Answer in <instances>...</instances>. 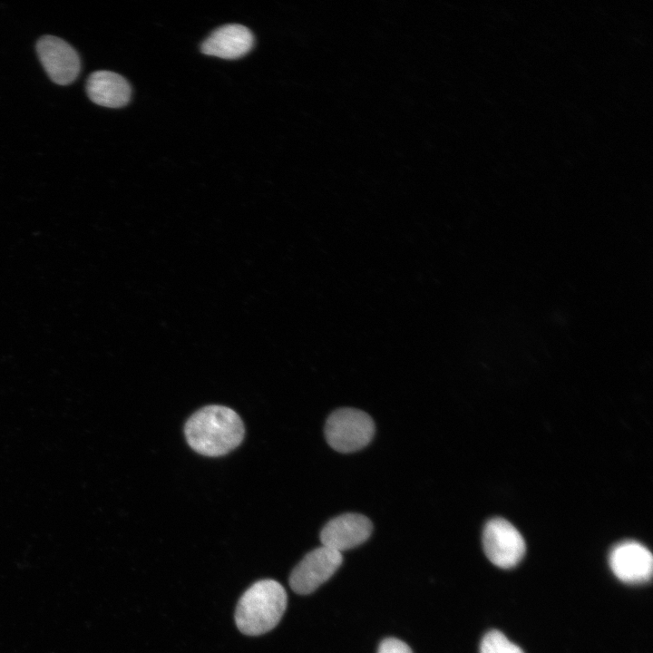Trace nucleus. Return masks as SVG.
<instances>
[{
    "label": "nucleus",
    "mask_w": 653,
    "mask_h": 653,
    "mask_svg": "<svg viewBox=\"0 0 653 653\" xmlns=\"http://www.w3.org/2000/svg\"><path fill=\"white\" fill-rule=\"evenodd\" d=\"M184 434L189 445L206 456H221L240 444L245 429L241 418L223 405H207L186 422Z\"/></svg>",
    "instance_id": "f257e3e1"
},
{
    "label": "nucleus",
    "mask_w": 653,
    "mask_h": 653,
    "mask_svg": "<svg viewBox=\"0 0 653 653\" xmlns=\"http://www.w3.org/2000/svg\"><path fill=\"white\" fill-rule=\"evenodd\" d=\"M287 592L274 580H261L251 585L239 599L235 622L245 635L258 636L274 629L287 607Z\"/></svg>",
    "instance_id": "f03ea898"
},
{
    "label": "nucleus",
    "mask_w": 653,
    "mask_h": 653,
    "mask_svg": "<svg viewBox=\"0 0 653 653\" xmlns=\"http://www.w3.org/2000/svg\"><path fill=\"white\" fill-rule=\"evenodd\" d=\"M375 434V423L365 412L355 408H339L326 419L325 437L327 443L343 453L365 447Z\"/></svg>",
    "instance_id": "7ed1b4c3"
},
{
    "label": "nucleus",
    "mask_w": 653,
    "mask_h": 653,
    "mask_svg": "<svg viewBox=\"0 0 653 653\" xmlns=\"http://www.w3.org/2000/svg\"><path fill=\"white\" fill-rule=\"evenodd\" d=\"M482 547L487 558L502 569L517 565L526 550L521 534L502 518H493L486 522L482 531Z\"/></svg>",
    "instance_id": "20e7f679"
},
{
    "label": "nucleus",
    "mask_w": 653,
    "mask_h": 653,
    "mask_svg": "<svg viewBox=\"0 0 653 653\" xmlns=\"http://www.w3.org/2000/svg\"><path fill=\"white\" fill-rule=\"evenodd\" d=\"M342 561L341 552L323 545L309 551L293 569L290 588L302 595L313 592L337 570Z\"/></svg>",
    "instance_id": "39448f33"
},
{
    "label": "nucleus",
    "mask_w": 653,
    "mask_h": 653,
    "mask_svg": "<svg viewBox=\"0 0 653 653\" xmlns=\"http://www.w3.org/2000/svg\"><path fill=\"white\" fill-rule=\"evenodd\" d=\"M39 59L53 82L61 85L73 83L81 70L77 52L63 39L44 35L36 44Z\"/></svg>",
    "instance_id": "423d86ee"
},
{
    "label": "nucleus",
    "mask_w": 653,
    "mask_h": 653,
    "mask_svg": "<svg viewBox=\"0 0 653 653\" xmlns=\"http://www.w3.org/2000/svg\"><path fill=\"white\" fill-rule=\"evenodd\" d=\"M609 566L615 576L623 582H646L652 576V554L637 541H622L611 550Z\"/></svg>",
    "instance_id": "0eeeda50"
},
{
    "label": "nucleus",
    "mask_w": 653,
    "mask_h": 653,
    "mask_svg": "<svg viewBox=\"0 0 653 653\" xmlns=\"http://www.w3.org/2000/svg\"><path fill=\"white\" fill-rule=\"evenodd\" d=\"M373 531L371 521L359 513H344L330 520L320 532L323 546L342 552L368 540Z\"/></svg>",
    "instance_id": "6e6552de"
},
{
    "label": "nucleus",
    "mask_w": 653,
    "mask_h": 653,
    "mask_svg": "<svg viewBox=\"0 0 653 653\" xmlns=\"http://www.w3.org/2000/svg\"><path fill=\"white\" fill-rule=\"evenodd\" d=\"M254 45L251 31L244 25L229 24L219 27L201 44V52L223 59H238Z\"/></svg>",
    "instance_id": "1a4fd4ad"
},
{
    "label": "nucleus",
    "mask_w": 653,
    "mask_h": 653,
    "mask_svg": "<svg viewBox=\"0 0 653 653\" xmlns=\"http://www.w3.org/2000/svg\"><path fill=\"white\" fill-rule=\"evenodd\" d=\"M86 93L94 103L120 108L126 105L131 98V86L122 75L111 71H96L86 82Z\"/></svg>",
    "instance_id": "9d476101"
},
{
    "label": "nucleus",
    "mask_w": 653,
    "mask_h": 653,
    "mask_svg": "<svg viewBox=\"0 0 653 653\" xmlns=\"http://www.w3.org/2000/svg\"><path fill=\"white\" fill-rule=\"evenodd\" d=\"M480 653H524L501 631L491 630L482 638Z\"/></svg>",
    "instance_id": "9b49d317"
},
{
    "label": "nucleus",
    "mask_w": 653,
    "mask_h": 653,
    "mask_svg": "<svg viewBox=\"0 0 653 653\" xmlns=\"http://www.w3.org/2000/svg\"><path fill=\"white\" fill-rule=\"evenodd\" d=\"M377 653H413V651L404 641L395 638H387L380 643Z\"/></svg>",
    "instance_id": "f8f14e48"
}]
</instances>
